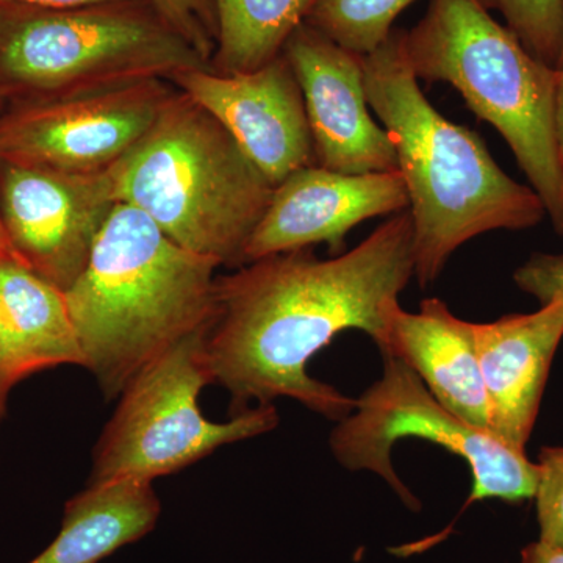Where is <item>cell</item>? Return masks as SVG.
Listing matches in <instances>:
<instances>
[{"mask_svg":"<svg viewBox=\"0 0 563 563\" xmlns=\"http://www.w3.org/2000/svg\"><path fill=\"white\" fill-rule=\"evenodd\" d=\"M418 80L444 81L509 144L547 218L563 236V166L555 135V69L526 49L481 0H431L404 38Z\"/></svg>","mask_w":563,"mask_h":563,"instance_id":"obj_5","label":"cell"},{"mask_svg":"<svg viewBox=\"0 0 563 563\" xmlns=\"http://www.w3.org/2000/svg\"><path fill=\"white\" fill-rule=\"evenodd\" d=\"M521 563H563V550L539 539L521 551Z\"/></svg>","mask_w":563,"mask_h":563,"instance_id":"obj_24","label":"cell"},{"mask_svg":"<svg viewBox=\"0 0 563 563\" xmlns=\"http://www.w3.org/2000/svg\"><path fill=\"white\" fill-rule=\"evenodd\" d=\"M555 135L563 166V68L555 69Z\"/></svg>","mask_w":563,"mask_h":563,"instance_id":"obj_26","label":"cell"},{"mask_svg":"<svg viewBox=\"0 0 563 563\" xmlns=\"http://www.w3.org/2000/svg\"><path fill=\"white\" fill-rule=\"evenodd\" d=\"M501 11L506 27L544 65L558 69L563 47V0H481Z\"/></svg>","mask_w":563,"mask_h":563,"instance_id":"obj_20","label":"cell"},{"mask_svg":"<svg viewBox=\"0 0 563 563\" xmlns=\"http://www.w3.org/2000/svg\"><path fill=\"white\" fill-rule=\"evenodd\" d=\"M0 13H2V5H0Z\"/></svg>","mask_w":563,"mask_h":563,"instance_id":"obj_31","label":"cell"},{"mask_svg":"<svg viewBox=\"0 0 563 563\" xmlns=\"http://www.w3.org/2000/svg\"><path fill=\"white\" fill-rule=\"evenodd\" d=\"M0 258H18L16 252L11 247L9 236H7L5 228H3L2 217H0ZM21 262V261H20Z\"/></svg>","mask_w":563,"mask_h":563,"instance_id":"obj_27","label":"cell"},{"mask_svg":"<svg viewBox=\"0 0 563 563\" xmlns=\"http://www.w3.org/2000/svg\"><path fill=\"white\" fill-rule=\"evenodd\" d=\"M413 2L417 0H317L306 24L365 57L383 46L393 22Z\"/></svg>","mask_w":563,"mask_h":563,"instance_id":"obj_19","label":"cell"},{"mask_svg":"<svg viewBox=\"0 0 563 563\" xmlns=\"http://www.w3.org/2000/svg\"><path fill=\"white\" fill-rule=\"evenodd\" d=\"M11 385L5 380L0 379V420H2L3 413H5L7 399L11 391Z\"/></svg>","mask_w":563,"mask_h":563,"instance_id":"obj_28","label":"cell"},{"mask_svg":"<svg viewBox=\"0 0 563 563\" xmlns=\"http://www.w3.org/2000/svg\"><path fill=\"white\" fill-rule=\"evenodd\" d=\"M217 262L184 250L143 211L118 202L87 268L66 291L84 368L109 399L218 314Z\"/></svg>","mask_w":563,"mask_h":563,"instance_id":"obj_3","label":"cell"},{"mask_svg":"<svg viewBox=\"0 0 563 563\" xmlns=\"http://www.w3.org/2000/svg\"><path fill=\"white\" fill-rule=\"evenodd\" d=\"M109 174L118 202L220 268L246 265L247 243L274 192L231 133L177 88Z\"/></svg>","mask_w":563,"mask_h":563,"instance_id":"obj_4","label":"cell"},{"mask_svg":"<svg viewBox=\"0 0 563 563\" xmlns=\"http://www.w3.org/2000/svg\"><path fill=\"white\" fill-rule=\"evenodd\" d=\"M109 172L77 174L0 162V217L18 258L68 291L117 207Z\"/></svg>","mask_w":563,"mask_h":563,"instance_id":"obj_10","label":"cell"},{"mask_svg":"<svg viewBox=\"0 0 563 563\" xmlns=\"http://www.w3.org/2000/svg\"><path fill=\"white\" fill-rule=\"evenodd\" d=\"M172 84L209 111L274 188L314 163L301 87L284 54L246 74L181 70Z\"/></svg>","mask_w":563,"mask_h":563,"instance_id":"obj_11","label":"cell"},{"mask_svg":"<svg viewBox=\"0 0 563 563\" xmlns=\"http://www.w3.org/2000/svg\"><path fill=\"white\" fill-rule=\"evenodd\" d=\"M150 2L79 9L2 5L0 88L10 102L209 68Z\"/></svg>","mask_w":563,"mask_h":563,"instance_id":"obj_6","label":"cell"},{"mask_svg":"<svg viewBox=\"0 0 563 563\" xmlns=\"http://www.w3.org/2000/svg\"><path fill=\"white\" fill-rule=\"evenodd\" d=\"M114 0H0V5L33 7V9H79V7L98 5Z\"/></svg>","mask_w":563,"mask_h":563,"instance_id":"obj_25","label":"cell"},{"mask_svg":"<svg viewBox=\"0 0 563 563\" xmlns=\"http://www.w3.org/2000/svg\"><path fill=\"white\" fill-rule=\"evenodd\" d=\"M163 21L210 65L217 51L218 25L213 0H147Z\"/></svg>","mask_w":563,"mask_h":563,"instance_id":"obj_21","label":"cell"},{"mask_svg":"<svg viewBox=\"0 0 563 563\" xmlns=\"http://www.w3.org/2000/svg\"><path fill=\"white\" fill-rule=\"evenodd\" d=\"M563 339V299L537 312L476 322V346L488 399V429L526 450Z\"/></svg>","mask_w":563,"mask_h":563,"instance_id":"obj_14","label":"cell"},{"mask_svg":"<svg viewBox=\"0 0 563 563\" xmlns=\"http://www.w3.org/2000/svg\"><path fill=\"white\" fill-rule=\"evenodd\" d=\"M209 332L196 333L166 351L122 390L121 401L96 444L88 484L154 483L218 448L277 428L279 415L274 404H258L224 422L203 417L199 396L214 383L207 357Z\"/></svg>","mask_w":563,"mask_h":563,"instance_id":"obj_7","label":"cell"},{"mask_svg":"<svg viewBox=\"0 0 563 563\" xmlns=\"http://www.w3.org/2000/svg\"><path fill=\"white\" fill-rule=\"evenodd\" d=\"M176 87L151 79L13 101L0 113V162L109 172L157 121Z\"/></svg>","mask_w":563,"mask_h":563,"instance_id":"obj_9","label":"cell"},{"mask_svg":"<svg viewBox=\"0 0 563 563\" xmlns=\"http://www.w3.org/2000/svg\"><path fill=\"white\" fill-rule=\"evenodd\" d=\"M563 68V47H562V54H561V60H559L558 69Z\"/></svg>","mask_w":563,"mask_h":563,"instance_id":"obj_30","label":"cell"},{"mask_svg":"<svg viewBox=\"0 0 563 563\" xmlns=\"http://www.w3.org/2000/svg\"><path fill=\"white\" fill-rule=\"evenodd\" d=\"M420 437L468 463L473 485L468 503L533 499L539 465L526 450L504 442L490 429L476 428L448 410L402 361L384 357L380 379L355 399L354 410L339 421L329 444L344 468L383 477L410 509L420 503L393 466L396 442Z\"/></svg>","mask_w":563,"mask_h":563,"instance_id":"obj_8","label":"cell"},{"mask_svg":"<svg viewBox=\"0 0 563 563\" xmlns=\"http://www.w3.org/2000/svg\"><path fill=\"white\" fill-rule=\"evenodd\" d=\"M409 210L401 173L342 174L306 166L274 188L268 209L246 247V263L328 244L342 254L361 222Z\"/></svg>","mask_w":563,"mask_h":563,"instance_id":"obj_13","label":"cell"},{"mask_svg":"<svg viewBox=\"0 0 563 563\" xmlns=\"http://www.w3.org/2000/svg\"><path fill=\"white\" fill-rule=\"evenodd\" d=\"M314 2L213 0L218 41L210 68L220 74H246L268 65L306 22Z\"/></svg>","mask_w":563,"mask_h":563,"instance_id":"obj_18","label":"cell"},{"mask_svg":"<svg viewBox=\"0 0 563 563\" xmlns=\"http://www.w3.org/2000/svg\"><path fill=\"white\" fill-rule=\"evenodd\" d=\"M514 282L521 291L533 296L540 306L554 298L563 299V254L536 252L515 269Z\"/></svg>","mask_w":563,"mask_h":563,"instance_id":"obj_23","label":"cell"},{"mask_svg":"<svg viewBox=\"0 0 563 563\" xmlns=\"http://www.w3.org/2000/svg\"><path fill=\"white\" fill-rule=\"evenodd\" d=\"M412 277L409 210L335 257L303 247L218 276L207 357L214 383L231 393L233 412L291 398L329 420L347 417L355 399L314 379L307 366L344 331L365 332L383 350L388 313Z\"/></svg>","mask_w":563,"mask_h":563,"instance_id":"obj_1","label":"cell"},{"mask_svg":"<svg viewBox=\"0 0 563 563\" xmlns=\"http://www.w3.org/2000/svg\"><path fill=\"white\" fill-rule=\"evenodd\" d=\"M162 504L152 483L121 479L88 484L69 499L60 532L29 563H101L157 525Z\"/></svg>","mask_w":563,"mask_h":563,"instance_id":"obj_17","label":"cell"},{"mask_svg":"<svg viewBox=\"0 0 563 563\" xmlns=\"http://www.w3.org/2000/svg\"><path fill=\"white\" fill-rule=\"evenodd\" d=\"M380 352L406 363L448 410L476 428L488 429L476 322L455 317L439 298L424 299L417 313L407 312L398 302L388 313Z\"/></svg>","mask_w":563,"mask_h":563,"instance_id":"obj_15","label":"cell"},{"mask_svg":"<svg viewBox=\"0 0 563 563\" xmlns=\"http://www.w3.org/2000/svg\"><path fill=\"white\" fill-rule=\"evenodd\" d=\"M393 31L365 55L363 81L369 109L388 132L409 195L415 279L429 287L451 255L493 231H528L547 218L542 199L499 168L477 133L446 120L418 85Z\"/></svg>","mask_w":563,"mask_h":563,"instance_id":"obj_2","label":"cell"},{"mask_svg":"<svg viewBox=\"0 0 563 563\" xmlns=\"http://www.w3.org/2000/svg\"><path fill=\"white\" fill-rule=\"evenodd\" d=\"M282 54L301 87L314 163L342 174L398 172L395 144L372 117L366 99L362 55L306 22Z\"/></svg>","mask_w":563,"mask_h":563,"instance_id":"obj_12","label":"cell"},{"mask_svg":"<svg viewBox=\"0 0 563 563\" xmlns=\"http://www.w3.org/2000/svg\"><path fill=\"white\" fill-rule=\"evenodd\" d=\"M60 365L84 366L66 291L14 258H0V379L14 387Z\"/></svg>","mask_w":563,"mask_h":563,"instance_id":"obj_16","label":"cell"},{"mask_svg":"<svg viewBox=\"0 0 563 563\" xmlns=\"http://www.w3.org/2000/svg\"><path fill=\"white\" fill-rule=\"evenodd\" d=\"M10 103V96L7 95V91L3 88H0V113L7 109V106Z\"/></svg>","mask_w":563,"mask_h":563,"instance_id":"obj_29","label":"cell"},{"mask_svg":"<svg viewBox=\"0 0 563 563\" xmlns=\"http://www.w3.org/2000/svg\"><path fill=\"white\" fill-rule=\"evenodd\" d=\"M539 484L533 499L540 540L563 550V446H544L540 450Z\"/></svg>","mask_w":563,"mask_h":563,"instance_id":"obj_22","label":"cell"}]
</instances>
